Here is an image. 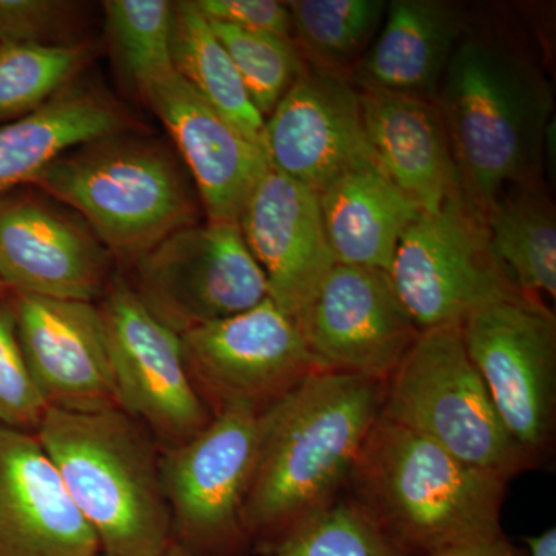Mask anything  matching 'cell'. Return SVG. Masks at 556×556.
<instances>
[{
    "instance_id": "obj_2",
    "label": "cell",
    "mask_w": 556,
    "mask_h": 556,
    "mask_svg": "<svg viewBox=\"0 0 556 556\" xmlns=\"http://www.w3.org/2000/svg\"><path fill=\"white\" fill-rule=\"evenodd\" d=\"M386 382L318 371L265 409L241 527L276 546L338 500L382 409Z\"/></svg>"
},
{
    "instance_id": "obj_24",
    "label": "cell",
    "mask_w": 556,
    "mask_h": 556,
    "mask_svg": "<svg viewBox=\"0 0 556 556\" xmlns=\"http://www.w3.org/2000/svg\"><path fill=\"white\" fill-rule=\"evenodd\" d=\"M490 244L525 298H556V212L546 186L508 189L485 215Z\"/></svg>"
},
{
    "instance_id": "obj_5",
    "label": "cell",
    "mask_w": 556,
    "mask_h": 556,
    "mask_svg": "<svg viewBox=\"0 0 556 556\" xmlns=\"http://www.w3.org/2000/svg\"><path fill=\"white\" fill-rule=\"evenodd\" d=\"M33 188L75 212L129 265L204 215L179 156L160 139L131 131L70 150Z\"/></svg>"
},
{
    "instance_id": "obj_11",
    "label": "cell",
    "mask_w": 556,
    "mask_h": 556,
    "mask_svg": "<svg viewBox=\"0 0 556 556\" xmlns=\"http://www.w3.org/2000/svg\"><path fill=\"white\" fill-rule=\"evenodd\" d=\"M182 354L201 397L265 412L314 372L324 371L299 325L273 300L181 334ZM206 402V401H204Z\"/></svg>"
},
{
    "instance_id": "obj_25",
    "label": "cell",
    "mask_w": 556,
    "mask_h": 556,
    "mask_svg": "<svg viewBox=\"0 0 556 556\" xmlns=\"http://www.w3.org/2000/svg\"><path fill=\"white\" fill-rule=\"evenodd\" d=\"M172 62L175 72L203 100L262 146L265 119L249 100L228 50L193 0L175 2Z\"/></svg>"
},
{
    "instance_id": "obj_36",
    "label": "cell",
    "mask_w": 556,
    "mask_h": 556,
    "mask_svg": "<svg viewBox=\"0 0 556 556\" xmlns=\"http://www.w3.org/2000/svg\"><path fill=\"white\" fill-rule=\"evenodd\" d=\"M98 556H104V555H98ZM156 556H199L195 554H192V552L186 551V548L177 547V546H170L166 548V551L163 552V554L156 555Z\"/></svg>"
},
{
    "instance_id": "obj_29",
    "label": "cell",
    "mask_w": 556,
    "mask_h": 556,
    "mask_svg": "<svg viewBox=\"0 0 556 556\" xmlns=\"http://www.w3.org/2000/svg\"><path fill=\"white\" fill-rule=\"evenodd\" d=\"M211 25L228 50L252 105L263 119L268 118L305 68L298 43L292 38L244 31L218 22Z\"/></svg>"
},
{
    "instance_id": "obj_6",
    "label": "cell",
    "mask_w": 556,
    "mask_h": 556,
    "mask_svg": "<svg viewBox=\"0 0 556 556\" xmlns=\"http://www.w3.org/2000/svg\"><path fill=\"white\" fill-rule=\"evenodd\" d=\"M380 416L506 481L536 466L504 426L459 324L420 331L386 382Z\"/></svg>"
},
{
    "instance_id": "obj_13",
    "label": "cell",
    "mask_w": 556,
    "mask_h": 556,
    "mask_svg": "<svg viewBox=\"0 0 556 556\" xmlns=\"http://www.w3.org/2000/svg\"><path fill=\"white\" fill-rule=\"evenodd\" d=\"M113 262L83 218L40 190L0 195V283L14 295L94 303Z\"/></svg>"
},
{
    "instance_id": "obj_12",
    "label": "cell",
    "mask_w": 556,
    "mask_h": 556,
    "mask_svg": "<svg viewBox=\"0 0 556 556\" xmlns=\"http://www.w3.org/2000/svg\"><path fill=\"white\" fill-rule=\"evenodd\" d=\"M263 431L265 412L223 408L199 434L160 456L172 525L188 540L217 546L243 532L241 510Z\"/></svg>"
},
{
    "instance_id": "obj_28",
    "label": "cell",
    "mask_w": 556,
    "mask_h": 556,
    "mask_svg": "<svg viewBox=\"0 0 556 556\" xmlns=\"http://www.w3.org/2000/svg\"><path fill=\"white\" fill-rule=\"evenodd\" d=\"M175 2L105 0V33L123 75L141 93L174 73L172 30Z\"/></svg>"
},
{
    "instance_id": "obj_32",
    "label": "cell",
    "mask_w": 556,
    "mask_h": 556,
    "mask_svg": "<svg viewBox=\"0 0 556 556\" xmlns=\"http://www.w3.org/2000/svg\"><path fill=\"white\" fill-rule=\"evenodd\" d=\"M80 3L68 0H0V43L67 46L78 27Z\"/></svg>"
},
{
    "instance_id": "obj_31",
    "label": "cell",
    "mask_w": 556,
    "mask_h": 556,
    "mask_svg": "<svg viewBox=\"0 0 556 556\" xmlns=\"http://www.w3.org/2000/svg\"><path fill=\"white\" fill-rule=\"evenodd\" d=\"M47 408L17 338L13 306L0 300V426L35 433Z\"/></svg>"
},
{
    "instance_id": "obj_14",
    "label": "cell",
    "mask_w": 556,
    "mask_h": 556,
    "mask_svg": "<svg viewBox=\"0 0 556 556\" xmlns=\"http://www.w3.org/2000/svg\"><path fill=\"white\" fill-rule=\"evenodd\" d=\"M324 371L387 382L420 329L390 274L336 265L299 324Z\"/></svg>"
},
{
    "instance_id": "obj_8",
    "label": "cell",
    "mask_w": 556,
    "mask_h": 556,
    "mask_svg": "<svg viewBox=\"0 0 556 556\" xmlns=\"http://www.w3.org/2000/svg\"><path fill=\"white\" fill-rule=\"evenodd\" d=\"M130 266L138 298L179 336L268 299L265 274L239 223L201 219L175 230Z\"/></svg>"
},
{
    "instance_id": "obj_9",
    "label": "cell",
    "mask_w": 556,
    "mask_h": 556,
    "mask_svg": "<svg viewBox=\"0 0 556 556\" xmlns=\"http://www.w3.org/2000/svg\"><path fill=\"white\" fill-rule=\"evenodd\" d=\"M468 357L511 438L538 463L554 439L556 318L543 300H500L460 324Z\"/></svg>"
},
{
    "instance_id": "obj_34",
    "label": "cell",
    "mask_w": 556,
    "mask_h": 556,
    "mask_svg": "<svg viewBox=\"0 0 556 556\" xmlns=\"http://www.w3.org/2000/svg\"><path fill=\"white\" fill-rule=\"evenodd\" d=\"M431 556H526L503 533L495 536L481 538V540L468 541L457 544Z\"/></svg>"
},
{
    "instance_id": "obj_17",
    "label": "cell",
    "mask_w": 556,
    "mask_h": 556,
    "mask_svg": "<svg viewBox=\"0 0 556 556\" xmlns=\"http://www.w3.org/2000/svg\"><path fill=\"white\" fill-rule=\"evenodd\" d=\"M239 226L268 285V298L302 321L336 263L317 190L268 169L252 190Z\"/></svg>"
},
{
    "instance_id": "obj_10",
    "label": "cell",
    "mask_w": 556,
    "mask_h": 556,
    "mask_svg": "<svg viewBox=\"0 0 556 556\" xmlns=\"http://www.w3.org/2000/svg\"><path fill=\"white\" fill-rule=\"evenodd\" d=\"M98 309L119 408L166 448L199 434L212 413L190 378L181 336L153 316L121 277L112 278Z\"/></svg>"
},
{
    "instance_id": "obj_33",
    "label": "cell",
    "mask_w": 556,
    "mask_h": 556,
    "mask_svg": "<svg viewBox=\"0 0 556 556\" xmlns=\"http://www.w3.org/2000/svg\"><path fill=\"white\" fill-rule=\"evenodd\" d=\"M207 21L240 30L292 38L287 2L277 0H193Z\"/></svg>"
},
{
    "instance_id": "obj_16",
    "label": "cell",
    "mask_w": 556,
    "mask_h": 556,
    "mask_svg": "<svg viewBox=\"0 0 556 556\" xmlns=\"http://www.w3.org/2000/svg\"><path fill=\"white\" fill-rule=\"evenodd\" d=\"M139 97L174 141L204 219L239 223L252 190L269 169L262 146L241 134L177 72L146 87Z\"/></svg>"
},
{
    "instance_id": "obj_20",
    "label": "cell",
    "mask_w": 556,
    "mask_h": 556,
    "mask_svg": "<svg viewBox=\"0 0 556 556\" xmlns=\"http://www.w3.org/2000/svg\"><path fill=\"white\" fill-rule=\"evenodd\" d=\"M365 130L380 169L424 214L463 195L447 130L437 101L361 90Z\"/></svg>"
},
{
    "instance_id": "obj_27",
    "label": "cell",
    "mask_w": 556,
    "mask_h": 556,
    "mask_svg": "<svg viewBox=\"0 0 556 556\" xmlns=\"http://www.w3.org/2000/svg\"><path fill=\"white\" fill-rule=\"evenodd\" d=\"M91 54L89 42L0 43V126L35 112L75 83Z\"/></svg>"
},
{
    "instance_id": "obj_7",
    "label": "cell",
    "mask_w": 556,
    "mask_h": 556,
    "mask_svg": "<svg viewBox=\"0 0 556 556\" xmlns=\"http://www.w3.org/2000/svg\"><path fill=\"white\" fill-rule=\"evenodd\" d=\"M390 277L420 331L460 325L475 311L522 295L493 254L484 215L463 195L408 226Z\"/></svg>"
},
{
    "instance_id": "obj_18",
    "label": "cell",
    "mask_w": 556,
    "mask_h": 556,
    "mask_svg": "<svg viewBox=\"0 0 556 556\" xmlns=\"http://www.w3.org/2000/svg\"><path fill=\"white\" fill-rule=\"evenodd\" d=\"M11 306L25 361L49 407L119 408L98 305L14 295Z\"/></svg>"
},
{
    "instance_id": "obj_30",
    "label": "cell",
    "mask_w": 556,
    "mask_h": 556,
    "mask_svg": "<svg viewBox=\"0 0 556 556\" xmlns=\"http://www.w3.org/2000/svg\"><path fill=\"white\" fill-rule=\"evenodd\" d=\"M262 556H408L351 501H338L303 521Z\"/></svg>"
},
{
    "instance_id": "obj_15",
    "label": "cell",
    "mask_w": 556,
    "mask_h": 556,
    "mask_svg": "<svg viewBox=\"0 0 556 556\" xmlns=\"http://www.w3.org/2000/svg\"><path fill=\"white\" fill-rule=\"evenodd\" d=\"M262 149L270 169L317 192L358 164L376 161L361 90L351 76L306 62L265 118Z\"/></svg>"
},
{
    "instance_id": "obj_4",
    "label": "cell",
    "mask_w": 556,
    "mask_h": 556,
    "mask_svg": "<svg viewBox=\"0 0 556 556\" xmlns=\"http://www.w3.org/2000/svg\"><path fill=\"white\" fill-rule=\"evenodd\" d=\"M104 556H156L172 517L148 428L118 407H49L35 430Z\"/></svg>"
},
{
    "instance_id": "obj_26",
    "label": "cell",
    "mask_w": 556,
    "mask_h": 556,
    "mask_svg": "<svg viewBox=\"0 0 556 556\" xmlns=\"http://www.w3.org/2000/svg\"><path fill=\"white\" fill-rule=\"evenodd\" d=\"M292 39L314 67L351 76L382 27L386 0H292Z\"/></svg>"
},
{
    "instance_id": "obj_22",
    "label": "cell",
    "mask_w": 556,
    "mask_h": 556,
    "mask_svg": "<svg viewBox=\"0 0 556 556\" xmlns=\"http://www.w3.org/2000/svg\"><path fill=\"white\" fill-rule=\"evenodd\" d=\"M131 126L118 102L75 80L35 112L0 126V195L33 186L70 150Z\"/></svg>"
},
{
    "instance_id": "obj_3",
    "label": "cell",
    "mask_w": 556,
    "mask_h": 556,
    "mask_svg": "<svg viewBox=\"0 0 556 556\" xmlns=\"http://www.w3.org/2000/svg\"><path fill=\"white\" fill-rule=\"evenodd\" d=\"M506 479L379 415L348 477L354 504L408 556L500 535Z\"/></svg>"
},
{
    "instance_id": "obj_19",
    "label": "cell",
    "mask_w": 556,
    "mask_h": 556,
    "mask_svg": "<svg viewBox=\"0 0 556 556\" xmlns=\"http://www.w3.org/2000/svg\"><path fill=\"white\" fill-rule=\"evenodd\" d=\"M100 543L33 431L0 426V556H98Z\"/></svg>"
},
{
    "instance_id": "obj_21",
    "label": "cell",
    "mask_w": 556,
    "mask_h": 556,
    "mask_svg": "<svg viewBox=\"0 0 556 556\" xmlns=\"http://www.w3.org/2000/svg\"><path fill=\"white\" fill-rule=\"evenodd\" d=\"M463 3L393 0L382 27L351 79L358 90L415 94L437 101L442 76L470 24Z\"/></svg>"
},
{
    "instance_id": "obj_1",
    "label": "cell",
    "mask_w": 556,
    "mask_h": 556,
    "mask_svg": "<svg viewBox=\"0 0 556 556\" xmlns=\"http://www.w3.org/2000/svg\"><path fill=\"white\" fill-rule=\"evenodd\" d=\"M437 104L463 197L484 217L508 189L540 181L554 91L521 39L471 17Z\"/></svg>"
},
{
    "instance_id": "obj_23",
    "label": "cell",
    "mask_w": 556,
    "mask_h": 556,
    "mask_svg": "<svg viewBox=\"0 0 556 556\" xmlns=\"http://www.w3.org/2000/svg\"><path fill=\"white\" fill-rule=\"evenodd\" d=\"M318 201L336 263L388 274L399 241L424 214L378 161L358 164L332 179L318 192Z\"/></svg>"
},
{
    "instance_id": "obj_35",
    "label": "cell",
    "mask_w": 556,
    "mask_h": 556,
    "mask_svg": "<svg viewBox=\"0 0 556 556\" xmlns=\"http://www.w3.org/2000/svg\"><path fill=\"white\" fill-rule=\"evenodd\" d=\"M527 547L529 556H556V529H547L541 535L527 536Z\"/></svg>"
}]
</instances>
